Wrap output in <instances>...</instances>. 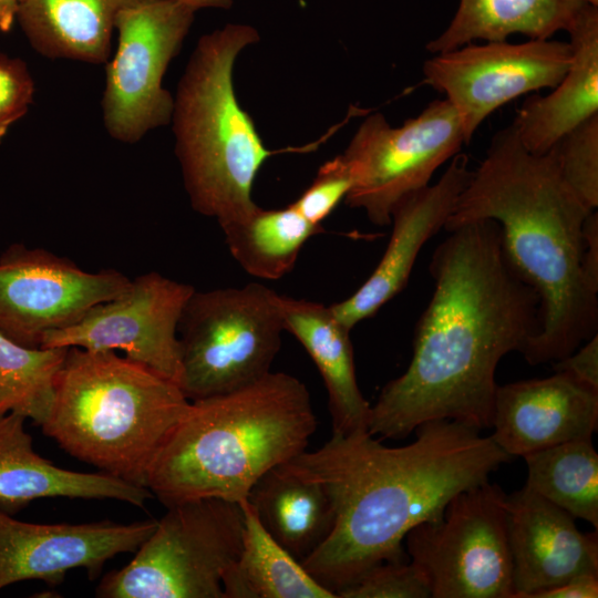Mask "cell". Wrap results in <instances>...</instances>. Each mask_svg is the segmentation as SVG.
I'll list each match as a JSON object with an SVG mask.
<instances>
[{
    "instance_id": "obj_1",
    "label": "cell",
    "mask_w": 598,
    "mask_h": 598,
    "mask_svg": "<svg viewBox=\"0 0 598 598\" xmlns=\"http://www.w3.org/2000/svg\"><path fill=\"white\" fill-rule=\"evenodd\" d=\"M432 255V297L414 332L406 370L371 405L368 432L402 440L451 420L492 429L501 359L539 330V298L509 262L499 225L456 226Z\"/></svg>"
},
{
    "instance_id": "obj_2",
    "label": "cell",
    "mask_w": 598,
    "mask_h": 598,
    "mask_svg": "<svg viewBox=\"0 0 598 598\" xmlns=\"http://www.w3.org/2000/svg\"><path fill=\"white\" fill-rule=\"evenodd\" d=\"M415 431L413 442L398 447L368 431L332 433L282 464L319 483L332 505L331 533L301 564L334 595L378 564L405 560L412 528L439 522L457 493L512 460L491 436L455 421H429Z\"/></svg>"
},
{
    "instance_id": "obj_3",
    "label": "cell",
    "mask_w": 598,
    "mask_h": 598,
    "mask_svg": "<svg viewBox=\"0 0 598 598\" xmlns=\"http://www.w3.org/2000/svg\"><path fill=\"white\" fill-rule=\"evenodd\" d=\"M591 212L563 181L553 153L527 151L512 124L493 136L444 227L499 225L509 262L539 298V330L520 352L532 365L556 362L597 334L598 290L581 268Z\"/></svg>"
},
{
    "instance_id": "obj_4",
    "label": "cell",
    "mask_w": 598,
    "mask_h": 598,
    "mask_svg": "<svg viewBox=\"0 0 598 598\" xmlns=\"http://www.w3.org/2000/svg\"><path fill=\"white\" fill-rule=\"evenodd\" d=\"M317 427L307 386L269 372L239 390L190 401L145 485L166 507L198 498L239 503L264 474L305 452Z\"/></svg>"
},
{
    "instance_id": "obj_5",
    "label": "cell",
    "mask_w": 598,
    "mask_h": 598,
    "mask_svg": "<svg viewBox=\"0 0 598 598\" xmlns=\"http://www.w3.org/2000/svg\"><path fill=\"white\" fill-rule=\"evenodd\" d=\"M189 400L175 382L115 351L68 349L41 425L72 456L145 486Z\"/></svg>"
},
{
    "instance_id": "obj_6",
    "label": "cell",
    "mask_w": 598,
    "mask_h": 598,
    "mask_svg": "<svg viewBox=\"0 0 598 598\" xmlns=\"http://www.w3.org/2000/svg\"><path fill=\"white\" fill-rule=\"evenodd\" d=\"M259 41L248 24L228 23L204 34L186 64L171 122L175 153L192 207L220 227L248 217L258 206L251 190L275 152L240 106L233 82L239 53Z\"/></svg>"
},
{
    "instance_id": "obj_7",
    "label": "cell",
    "mask_w": 598,
    "mask_h": 598,
    "mask_svg": "<svg viewBox=\"0 0 598 598\" xmlns=\"http://www.w3.org/2000/svg\"><path fill=\"white\" fill-rule=\"evenodd\" d=\"M278 298L257 282L195 289L178 323L181 389L189 401L239 390L271 372L286 331Z\"/></svg>"
},
{
    "instance_id": "obj_8",
    "label": "cell",
    "mask_w": 598,
    "mask_h": 598,
    "mask_svg": "<svg viewBox=\"0 0 598 598\" xmlns=\"http://www.w3.org/2000/svg\"><path fill=\"white\" fill-rule=\"evenodd\" d=\"M166 508L134 558L101 580L97 597L224 598L223 576L241 548V505L198 498Z\"/></svg>"
},
{
    "instance_id": "obj_9",
    "label": "cell",
    "mask_w": 598,
    "mask_h": 598,
    "mask_svg": "<svg viewBox=\"0 0 598 598\" xmlns=\"http://www.w3.org/2000/svg\"><path fill=\"white\" fill-rule=\"evenodd\" d=\"M507 495L487 482L457 493L439 522L412 528L403 545L433 598H514Z\"/></svg>"
},
{
    "instance_id": "obj_10",
    "label": "cell",
    "mask_w": 598,
    "mask_h": 598,
    "mask_svg": "<svg viewBox=\"0 0 598 598\" xmlns=\"http://www.w3.org/2000/svg\"><path fill=\"white\" fill-rule=\"evenodd\" d=\"M195 12L176 0H140L117 16V44L101 99L103 125L113 140L134 144L171 123L174 96L163 79Z\"/></svg>"
},
{
    "instance_id": "obj_11",
    "label": "cell",
    "mask_w": 598,
    "mask_h": 598,
    "mask_svg": "<svg viewBox=\"0 0 598 598\" xmlns=\"http://www.w3.org/2000/svg\"><path fill=\"white\" fill-rule=\"evenodd\" d=\"M463 144L458 115L446 99L432 101L396 127L382 113H373L340 155L352 178L346 203L364 210L372 224L386 226L395 205L427 186Z\"/></svg>"
},
{
    "instance_id": "obj_12",
    "label": "cell",
    "mask_w": 598,
    "mask_h": 598,
    "mask_svg": "<svg viewBox=\"0 0 598 598\" xmlns=\"http://www.w3.org/2000/svg\"><path fill=\"white\" fill-rule=\"evenodd\" d=\"M573 60L569 42L529 39L467 43L436 53L423 64L424 82L445 94L456 111L465 143L494 111L512 100L553 89Z\"/></svg>"
},
{
    "instance_id": "obj_13",
    "label": "cell",
    "mask_w": 598,
    "mask_h": 598,
    "mask_svg": "<svg viewBox=\"0 0 598 598\" xmlns=\"http://www.w3.org/2000/svg\"><path fill=\"white\" fill-rule=\"evenodd\" d=\"M132 279L115 269L85 271L66 257L23 244L0 256V333L25 347L122 295Z\"/></svg>"
},
{
    "instance_id": "obj_14",
    "label": "cell",
    "mask_w": 598,
    "mask_h": 598,
    "mask_svg": "<svg viewBox=\"0 0 598 598\" xmlns=\"http://www.w3.org/2000/svg\"><path fill=\"white\" fill-rule=\"evenodd\" d=\"M194 291L193 286L159 272L143 274L122 295L96 305L75 323L48 333L41 348L121 350L181 386L178 323Z\"/></svg>"
},
{
    "instance_id": "obj_15",
    "label": "cell",
    "mask_w": 598,
    "mask_h": 598,
    "mask_svg": "<svg viewBox=\"0 0 598 598\" xmlns=\"http://www.w3.org/2000/svg\"><path fill=\"white\" fill-rule=\"evenodd\" d=\"M156 523L35 524L0 511V589L29 579L59 585L75 568L93 578L114 556L135 551Z\"/></svg>"
},
{
    "instance_id": "obj_16",
    "label": "cell",
    "mask_w": 598,
    "mask_h": 598,
    "mask_svg": "<svg viewBox=\"0 0 598 598\" xmlns=\"http://www.w3.org/2000/svg\"><path fill=\"white\" fill-rule=\"evenodd\" d=\"M471 175L467 156L458 153L437 182L404 196L395 205L391 237L378 266L354 293L330 306L343 327L351 331L405 287L420 250L445 227Z\"/></svg>"
},
{
    "instance_id": "obj_17",
    "label": "cell",
    "mask_w": 598,
    "mask_h": 598,
    "mask_svg": "<svg viewBox=\"0 0 598 598\" xmlns=\"http://www.w3.org/2000/svg\"><path fill=\"white\" fill-rule=\"evenodd\" d=\"M514 598H533L584 574L598 575V534L526 486L507 495Z\"/></svg>"
},
{
    "instance_id": "obj_18",
    "label": "cell",
    "mask_w": 598,
    "mask_h": 598,
    "mask_svg": "<svg viewBox=\"0 0 598 598\" xmlns=\"http://www.w3.org/2000/svg\"><path fill=\"white\" fill-rule=\"evenodd\" d=\"M597 426L598 390L565 372L496 388L491 437L512 457L592 437Z\"/></svg>"
},
{
    "instance_id": "obj_19",
    "label": "cell",
    "mask_w": 598,
    "mask_h": 598,
    "mask_svg": "<svg viewBox=\"0 0 598 598\" xmlns=\"http://www.w3.org/2000/svg\"><path fill=\"white\" fill-rule=\"evenodd\" d=\"M18 413L0 417V511L14 514L38 498H112L144 507L153 494L111 474L53 465L39 455Z\"/></svg>"
},
{
    "instance_id": "obj_20",
    "label": "cell",
    "mask_w": 598,
    "mask_h": 598,
    "mask_svg": "<svg viewBox=\"0 0 598 598\" xmlns=\"http://www.w3.org/2000/svg\"><path fill=\"white\" fill-rule=\"evenodd\" d=\"M571 64L547 95H529L513 122L527 151L547 153L565 134L598 114V6L585 3L571 28Z\"/></svg>"
},
{
    "instance_id": "obj_21",
    "label": "cell",
    "mask_w": 598,
    "mask_h": 598,
    "mask_svg": "<svg viewBox=\"0 0 598 598\" xmlns=\"http://www.w3.org/2000/svg\"><path fill=\"white\" fill-rule=\"evenodd\" d=\"M285 330L306 349L323 380L332 433L368 431L371 405L358 385L350 330L330 306L283 295L278 298Z\"/></svg>"
},
{
    "instance_id": "obj_22",
    "label": "cell",
    "mask_w": 598,
    "mask_h": 598,
    "mask_svg": "<svg viewBox=\"0 0 598 598\" xmlns=\"http://www.w3.org/2000/svg\"><path fill=\"white\" fill-rule=\"evenodd\" d=\"M140 0H20L17 22L49 59L101 64L111 55L120 12Z\"/></svg>"
},
{
    "instance_id": "obj_23",
    "label": "cell",
    "mask_w": 598,
    "mask_h": 598,
    "mask_svg": "<svg viewBox=\"0 0 598 598\" xmlns=\"http://www.w3.org/2000/svg\"><path fill=\"white\" fill-rule=\"evenodd\" d=\"M247 501L268 534L300 561L327 539L334 524L322 486L282 464L255 483Z\"/></svg>"
},
{
    "instance_id": "obj_24",
    "label": "cell",
    "mask_w": 598,
    "mask_h": 598,
    "mask_svg": "<svg viewBox=\"0 0 598 598\" xmlns=\"http://www.w3.org/2000/svg\"><path fill=\"white\" fill-rule=\"evenodd\" d=\"M586 2L582 0H460L445 30L426 44L442 53L475 40L507 41L513 34L551 39L568 31Z\"/></svg>"
},
{
    "instance_id": "obj_25",
    "label": "cell",
    "mask_w": 598,
    "mask_h": 598,
    "mask_svg": "<svg viewBox=\"0 0 598 598\" xmlns=\"http://www.w3.org/2000/svg\"><path fill=\"white\" fill-rule=\"evenodd\" d=\"M239 555L223 576L224 598H337L264 528L247 499Z\"/></svg>"
},
{
    "instance_id": "obj_26",
    "label": "cell",
    "mask_w": 598,
    "mask_h": 598,
    "mask_svg": "<svg viewBox=\"0 0 598 598\" xmlns=\"http://www.w3.org/2000/svg\"><path fill=\"white\" fill-rule=\"evenodd\" d=\"M234 259L249 275L276 280L293 268L303 245L322 233L291 204L280 209L259 206L246 218L221 227Z\"/></svg>"
},
{
    "instance_id": "obj_27",
    "label": "cell",
    "mask_w": 598,
    "mask_h": 598,
    "mask_svg": "<svg viewBox=\"0 0 598 598\" xmlns=\"http://www.w3.org/2000/svg\"><path fill=\"white\" fill-rule=\"evenodd\" d=\"M523 458L527 488L598 528V453L592 437L571 440Z\"/></svg>"
},
{
    "instance_id": "obj_28",
    "label": "cell",
    "mask_w": 598,
    "mask_h": 598,
    "mask_svg": "<svg viewBox=\"0 0 598 598\" xmlns=\"http://www.w3.org/2000/svg\"><path fill=\"white\" fill-rule=\"evenodd\" d=\"M68 349L25 347L0 333V417L12 412L45 422Z\"/></svg>"
},
{
    "instance_id": "obj_29",
    "label": "cell",
    "mask_w": 598,
    "mask_h": 598,
    "mask_svg": "<svg viewBox=\"0 0 598 598\" xmlns=\"http://www.w3.org/2000/svg\"><path fill=\"white\" fill-rule=\"evenodd\" d=\"M566 185L590 209L598 206V114L565 134L550 150Z\"/></svg>"
},
{
    "instance_id": "obj_30",
    "label": "cell",
    "mask_w": 598,
    "mask_h": 598,
    "mask_svg": "<svg viewBox=\"0 0 598 598\" xmlns=\"http://www.w3.org/2000/svg\"><path fill=\"white\" fill-rule=\"evenodd\" d=\"M337 598H429L424 573L412 561H384L340 589Z\"/></svg>"
},
{
    "instance_id": "obj_31",
    "label": "cell",
    "mask_w": 598,
    "mask_h": 598,
    "mask_svg": "<svg viewBox=\"0 0 598 598\" xmlns=\"http://www.w3.org/2000/svg\"><path fill=\"white\" fill-rule=\"evenodd\" d=\"M352 187L351 175L340 155L326 162L311 185L291 204L306 219L321 225Z\"/></svg>"
},
{
    "instance_id": "obj_32",
    "label": "cell",
    "mask_w": 598,
    "mask_h": 598,
    "mask_svg": "<svg viewBox=\"0 0 598 598\" xmlns=\"http://www.w3.org/2000/svg\"><path fill=\"white\" fill-rule=\"evenodd\" d=\"M34 97V81L27 63L0 53V144L10 127L29 111Z\"/></svg>"
},
{
    "instance_id": "obj_33",
    "label": "cell",
    "mask_w": 598,
    "mask_h": 598,
    "mask_svg": "<svg viewBox=\"0 0 598 598\" xmlns=\"http://www.w3.org/2000/svg\"><path fill=\"white\" fill-rule=\"evenodd\" d=\"M554 369L598 390V336L595 334L574 352L554 362Z\"/></svg>"
},
{
    "instance_id": "obj_34",
    "label": "cell",
    "mask_w": 598,
    "mask_h": 598,
    "mask_svg": "<svg viewBox=\"0 0 598 598\" xmlns=\"http://www.w3.org/2000/svg\"><path fill=\"white\" fill-rule=\"evenodd\" d=\"M582 272L589 285L598 290V215L592 210L584 224Z\"/></svg>"
},
{
    "instance_id": "obj_35",
    "label": "cell",
    "mask_w": 598,
    "mask_h": 598,
    "mask_svg": "<svg viewBox=\"0 0 598 598\" xmlns=\"http://www.w3.org/2000/svg\"><path fill=\"white\" fill-rule=\"evenodd\" d=\"M598 597V575L575 576L558 587L536 594L533 598H596Z\"/></svg>"
},
{
    "instance_id": "obj_36",
    "label": "cell",
    "mask_w": 598,
    "mask_h": 598,
    "mask_svg": "<svg viewBox=\"0 0 598 598\" xmlns=\"http://www.w3.org/2000/svg\"><path fill=\"white\" fill-rule=\"evenodd\" d=\"M20 0H0V31L9 32L17 22Z\"/></svg>"
},
{
    "instance_id": "obj_37",
    "label": "cell",
    "mask_w": 598,
    "mask_h": 598,
    "mask_svg": "<svg viewBox=\"0 0 598 598\" xmlns=\"http://www.w3.org/2000/svg\"><path fill=\"white\" fill-rule=\"evenodd\" d=\"M184 3L195 11L200 9H229L233 6V0H176Z\"/></svg>"
},
{
    "instance_id": "obj_38",
    "label": "cell",
    "mask_w": 598,
    "mask_h": 598,
    "mask_svg": "<svg viewBox=\"0 0 598 598\" xmlns=\"http://www.w3.org/2000/svg\"><path fill=\"white\" fill-rule=\"evenodd\" d=\"M582 1L592 6H598V0H582Z\"/></svg>"
}]
</instances>
